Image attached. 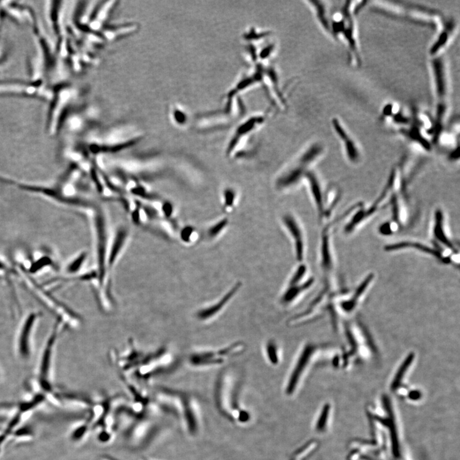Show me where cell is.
<instances>
[{"mask_svg":"<svg viewBox=\"0 0 460 460\" xmlns=\"http://www.w3.org/2000/svg\"><path fill=\"white\" fill-rule=\"evenodd\" d=\"M431 58V71L436 99L435 116L432 134L433 142L436 143L439 141L443 133L444 119L448 111L449 88L445 62L443 57L440 54Z\"/></svg>","mask_w":460,"mask_h":460,"instance_id":"obj_1","label":"cell"},{"mask_svg":"<svg viewBox=\"0 0 460 460\" xmlns=\"http://www.w3.org/2000/svg\"><path fill=\"white\" fill-rule=\"evenodd\" d=\"M306 273V266L305 265L301 264L293 272L288 281L287 287L281 295L279 298L281 305L284 307L292 305L313 285L314 283L313 277L305 281Z\"/></svg>","mask_w":460,"mask_h":460,"instance_id":"obj_5","label":"cell"},{"mask_svg":"<svg viewBox=\"0 0 460 460\" xmlns=\"http://www.w3.org/2000/svg\"><path fill=\"white\" fill-rule=\"evenodd\" d=\"M245 348L243 343L236 342L221 349H199L192 351L188 358L191 367L201 369L222 365L227 358L238 354Z\"/></svg>","mask_w":460,"mask_h":460,"instance_id":"obj_3","label":"cell"},{"mask_svg":"<svg viewBox=\"0 0 460 460\" xmlns=\"http://www.w3.org/2000/svg\"><path fill=\"white\" fill-rule=\"evenodd\" d=\"M414 358V355L413 354V353H410V355H408V357L406 358V359L405 360L404 362L403 363L401 367H400L399 370L397 371L396 376H395L393 383H392V387L393 389H396L397 387L399 386V384H401L403 377H404L405 373L407 372L410 366L411 365Z\"/></svg>","mask_w":460,"mask_h":460,"instance_id":"obj_20","label":"cell"},{"mask_svg":"<svg viewBox=\"0 0 460 460\" xmlns=\"http://www.w3.org/2000/svg\"><path fill=\"white\" fill-rule=\"evenodd\" d=\"M442 29L439 32L438 37L431 46L429 54L431 57L440 55L442 51L446 48L451 36L453 35L456 27L455 21L454 19L445 20L442 22Z\"/></svg>","mask_w":460,"mask_h":460,"instance_id":"obj_9","label":"cell"},{"mask_svg":"<svg viewBox=\"0 0 460 460\" xmlns=\"http://www.w3.org/2000/svg\"><path fill=\"white\" fill-rule=\"evenodd\" d=\"M283 222L294 240L296 258L298 262H302L305 256V244L299 226L290 215H286L283 218Z\"/></svg>","mask_w":460,"mask_h":460,"instance_id":"obj_11","label":"cell"},{"mask_svg":"<svg viewBox=\"0 0 460 460\" xmlns=\"http://www.w3.org/2000/svg\"><path fill=\"white\" fill-rule=\"evenodd\" d=\"M316 350V346L311 344H307L304 346L296 358L293 370L291 371L289 380L287 386V392L290 394L294 392L296 387L298 386L301 378L307 370L309 363Z\"/></svg>","mask_w":460,"mask_h":460,"instance_id":"obj_7","label":"cell"},{"mask_svg":"<svg viewBox=\"0 0 460 460\" xmlns=\"http://www.w3.org/2000/svg\"><path fill=\"white\" fill-rule=\"evenodd\" d=\"M397 171L396 168H394L390 174L389 178L387 180L386 186L384 189L382 191L379 196L376 199L375 202L373 203L371 207L368 209H359L357 212L353 214L352 219L350 222L348 223L345 228V232L349 233L352 232L356 227L361 224V223L365 222V220L368 219L378 212L382 207H384L385 203L389 197H391L392 192L394 191L396 188L397 179Z\"/></svg>","mask_w":460,"mask_h":460,"instance_id":"obj_4","label":"cell"},{"mask_svg":"<svg viewBox=\"0 0 460 460\" xmlns=\"http://www.w3.org/2000/svg\"><path fill=\"white\" fill-rule=\"evenodd\" d=\"M86 257H87V255H86L85 253H82V254H81V255L78 257L77 258L75 259V261L72 262V263L70 264L68 269H67V271H68V272L69 273H71V274H74V273H76L77 272L79 271L81 267H82L83 263H84Z\"/></svg>","mask_w":460,"mask_h":460,"instance_id":"obj_24","label":"cell"},{"mask_svg":"<svg viewBox=\"0 0 460 460\" xmlns=\"http://www.w3.org/2000/svg\"><path fill=\"white\" fill-rule=\"evenodd\" d=\"M399 225L393 222H389L384 223L380 227V232L384 235H389L394 233L395 231L398 229Z\"/></svg>","mask_w":460,"mask_h":460,"instance_id":"obj_25","label":"cell"},{"mask_svg":"<svg viewBox=\"0 0 460 460\" xmlns=\"http://www.w3.org/2000/svg\"><path fill=\"white\" fill-rule=\"evenodd\" d=\"M227 219H225L221 221V222L217 223L216 225L213 226V227L209 229V236H211V237H214V236H217L218 234L222 232V230L227 227Z\"/></svg>","mask_w":460,"mask_h":460,"instance_id":"obj_26","label":"cell"},{"mask_svg":"<svg viewBox=\"0 0 460 460\" xmlns=\"http://www.w3.org/2000/svg\"><path fill=\"white\" fill-rule=\"evenodd\" d=\"M266 352L267 358L273 365H277L279 363V347L275 342L270 340L267 343Z\"/></svg>","mask_w":460,"mask_h":460,"instance_id":"obj_21","label":"cell"},{"mask_svg":"<svg viewBox=\"0 0 460 460\" xmlns=\"http://www.w3.org/2000/svg\"><path fill=\"white\" fill-rule=\"evenodd\" d=\"M373 275H370L369 276L366 278L365 282L363 283V284L358 287L357 291H356V293L354 296V298L349 303L344 304V308L347 309V310H350L353 308L355 304L356 303V301H357V298L360 297V295H362V293L364 292V291L366 290V287L369 285V283H370L371 280L372 279Z\"/></svg>","mask_w":460,"mask_h":460,"instance_id":"obj_23","label":"cell"},{"mask_svg":"<svg viewBox=\"0 0 460 460\" xmlns=\"http://www.w3.org/2000/svg\"><path fill=\"white\" fill-rule=\"evenodd\" d=\"M433 234L435 241L439 242L447 248L454 250V247L448 237L444 228V214L441 209H437L435 213Z\"/></svg>","mask_w":460,"mask_h":460,"instance_id":"obj_15","label":"cell"},{"mask_svg":"<svg viewBox=\"0 0 460 460\" xmlns=\"http://www.w3.org/2000/svg\"><path fill=\"white\" fill-rule=\"evenodd\" d=\"M192 232V228H186V229H185V230L184 231L183 235H182V236H183L184 240L185 241H187V240H188L189 236H191Z\"/></svg>","mask_w":460,"mask_h":460,"instance_id":"obj_30","label":"cell"},{"mask_svg":"<svg viewBox=\"0 0 460 460\" xmlns=\"http://www.w3.org/2000/svg\"><path fill=\"white\" fill-rule=\"evenodd\" d=\"M224 196L225 205H227V207L232 206L234 199H235V193H234L233 191L228 189L225 191Z\"/></svg>","mask_w":460,"mask_h":460,"instance_id":"obj_28","label":"cell"},{"mask_svg":"<svg viewBox=\"0 0 460 460\" xmlns=\"http://www.w3.org/2000/svg\"><path fill=\"white\" fill-rule=\"evenodd\" d=\"M322 152V147L318 145H313L308 151L304 153L301 158V162L303 165H310Z\"/></svg>","mask_w":460,"mask_h":460,"instance_id":"obj_22","label":"cell"},{"mask_svg":"<svg viewBox=\"0 0 460 460\" xmlns=\"http://www.w3.org/2000/svg\"><path fill=\"white\" fill-rule=\"evenodd\" d=\"M352 2L347 1L343 5L340 12L331 21V34L335 38H342L347 44L356 64L361 63L358 44L356 38L355 25Z\"/></svg>","mask_w":460,"mask_h":460,"instance_id":"obj_2","label":"cell"},{"mask_svg":"<svg viewBox=\"0 0 460 460\" xmlns=\"http://www.w3.org/2000/svg\"><path fill=\"white\" fill-rule=\"evenodd\" d=\"M332 125L333 126L335 132L337 136L344 144V147L346 154L348 159L352 163H357L360 158V152L354 140L348 134L345 129L344 125L340 122L338 118H334L332 119Z\"/></svg>","mask_w":460,"mask_h":460,"instance_id":"obj_8","label":"cell"},{"mask_svg":"<svg viewBox=\"0 0 460 460\" xmlns=\"http://www.w3.org/2000/svg\"><path fill=\"white\" fill-rule=\"evenodd\" d=\"M316 10L317 18L325 30L331 33V20L329 19L326 6L321 2H311Z\"/></svg>","mask_w":460,"mask_h":460,"instance_id":"obj_18","label":"cell"},{"mask_svg":"<svg viewBox=\"0 0 460 460\" xmlns=\"http://www.w3.org/2000/svg\"><path fill=\"white\" fill-rule=\"evenodd\" d=\"M171 207L170 204H166L165 205V207H163V210L165 211L166 215H169L170 214L171 211Z\"/></svg>","mask_w":460,"mask_h":460,"instance_id":"obj_31","label":"cell"},{"mask_svg":"<svg viewBox=\"0 0 460 460\" xmlns=\"http://www.w3.org/2000/svg\"><path fill=\"white\" fill-rule=\"evenodd\" d=\"M306 177L308 178L309 186H310L314 202L315 203L317 209H318L319 216L321 218H323L325 214V205L321 186L319 185L318 179L316 178V176L313 173H307Z\"/></svg>","mask_w":460,"mask_h":460,"instance_id":"obj_16","label":"cell"},{"mask_svg":"<svg viewBox=\"0 0 460 460\" xmlns=\"http://www.w3.org/2000/svg\"><path fill=\"white\" fill-rule=\"evenodd\" d=\"M321 258L322 267L326 272L329 271L331 269L332 262L329 227L325 228L322 236Z\"/></svg>","mask_w":460,"mask_h":460,"instance_id":"obj_17","label":"cell"},{"mask_svg":"<svg viewBox=\"0 0 460 460\" xmlns=\"http://www.w3.org/2000/svg\"><path fill=\"white\" fill-rule=\"evenodd\" d=\"M98 460H121L118 458H115V457L111 456L110 455H104L101 457Z\"/></svg>","mask_w":460,"mask_h":460,"instance_id":"obj_32","label":"cell"},{"mask_svg":"<svg viewBox=\"0 0 460 460\" xmlns=\"http://www.w3.org/2000/svg\"><path fill=\"white\" fill-rule=\"evenodd\" d=\"M303 174V168H295L288 172L287 175L282 176L278 181L277 185L280 188H288V187L294 185L302 177Z\"/></svg>","mask_w":460,"mask_h":460,"instance_id":"obj_19","label":"cell"},{"mask_svg":"<svg viewBox=\"0 0 460 460\" xmlns=\"http://www.w3.org/2000/svg\"><path fill=\"white\" fill-rule=\"evenodd\" d=\"M36 318L35 313L30 314L23 325L19 339V351L23 358H27L30 355V336Z\"/></svg>","mask_w":460,"mask_h":460,"instance_id":"obj_14","label":"cell"},{"mask_svg":"<svg viewBox=\"0 0 460 460\" xmlns=\"http://www.w3.org/2000/svg\"><path fill=\"white\" fill-rule=\"evenodd\" d=\"M128 231L125 227L119 228L117 230L115 238L113 242L108 256V269L109 274L111 277L113 270L115 268L119 256L126 244Z\"/></svg>","mask_w":460,"mask_h":460,"instance_id":"obj_10","label":"cell"},{"mask_svg":"<svg viewBox=\"0 0 460 460\" xmlns=\"http://www.w3.org/2000/svg\"><path fill=\"white\" fill-rule=\"evenodd\" d=\"M43 398L44 397L43 396H38L34 400H33L32 402L28 403V404H27L22 405V407H21V411H27V410H30L31 408L35 406L38 403L43 401Z\"/></svg>","mask_w":460,"mask_h":460,"instance_id":"obj_29","label":"cell"},{"mask_svg":"<svg viewBox=\"0 0 460 460\" xmlns=\"http://www.w3.org/2000/svg\"><path fill=\"white\" fill-rule=\"evenodd\" d=\"M139 460H158V459H151V458H143V459H139Z\"/></svg>","mask_w":460,"mask_h":460,"instance_id":"obj_33","label":"cell"},{"mask_svg":"<svg viewBox=\"0 0 460 460\" xmlns=\"http://www.w3.org/2000/svg\"><path fill=\"white\" fill-rule=\"evenodd\" d=\"M88 431V426L87 424H85V425L79 426V427L77 428L76 430L74 431L73 433H72V440L75 441H79L81 438L85 436V434L87 433Z\"/></svg>","mask_w":460,"mask_h":460,"instance_id":"obj_27","label":"cell"},{"mask_svg":"<svg viewBox=\"0 0 460 460\" xmlns=\"http://www.w3.org/2000/svg\"><path fill=\"white\" fill-rule=\"evenodd\" d=\"M242 287L243 285L241 282L235 283L222 297L215 301V303L202 307L197 310L195 313L196 318L202 323H207L216 318L229 305L230 302L237 295Z\"/></svg>","mask_w":460,"mask_h":460,"instance_id":"obj_6","label":"cell"},{"mask_svg":"<svg viewBox=\"0 0 460 460\" xmlns=\"http://www.w3.org/2000/svg\"><path fill=\"white\" fill-rule=\"evenodd\" d=\"M409 248L417 249V250L422 251L423 253L431 254V255L435 256L436 258L445 261L443 258V254H442L440 251H438V250L431 248L430 247L425 245V244L416 243V242H399V243L388 244V245L385 246L384 248L385 250L387 251H395Z\"/></svg>","mask_w":460,"mask_h":460,"instance_id":"obj_13","label":"cell"},{"mask_svg":"<svg viewBox=\"0 0 460 460\" xmlns=\"http://www.w3.org/2000/svg\"><path fill=\"white\" fill-rule=\"evenodd\" d=\"M58 334L57 328L54 329L53 334L51 335L46 345L45 350L44 351L43 358H42L41 367V376L42 378V386L46 391L50 389V386L48 383V376L49 375V367H50L51 358L52 355V351H53L54 342L56 341Z\"/></svg>","mask_w":460,"mask_h":460,"instance_id":"obj_12","label":"cell"}]
</instances>
